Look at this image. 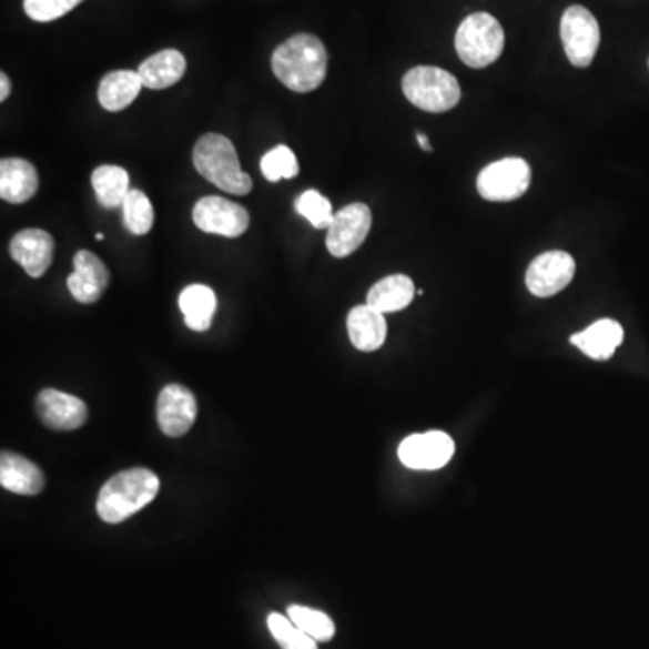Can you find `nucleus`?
Here are the masks:
<instances>
[{
	"label": "nucleus",
	"mask_w": 649,
	"mask_h": 649,
	"mask_svg": "<svg viewBox=\"0 0 649 649\" xmlns=\"http://www.w3.org/2000/svg\"><path fill=\"white\" fill-rule=\"evenodd\" d=\"M327 49L314 34H294L271 58L274 77L294 92L316 91L327 78Z\"/></svg>",
	"instance_id": "f257e3e1"
},
{
	"label": "nucleus",
	"mask_w": 649,
	"mask_h": 649,
	"mask_svg": "<svg viewBox=\"0 0 649 649\" xmlns=\"http://www.w3.org/2000/svg\"><path fill=\"white\" fill-rule=\"evenodd\" d=\"M159 493L155 473L134 467L118 473L105 481L98 495L97 510L105 524H121L144 509Z\"/></svg>",
	"instance_id": "f03ea898"
},
{
	"label": "nucleus",
	"mask_w": 649,
	"mask_h": 649,
	"mask_svg": "<svg viewBox=\"0 0 649 649\" xmlns=\"http://www.w3.org/2000/svg\"><path fill=\"white\" fill-rule=\"evenodd\" d=\"M193 166L202 178L231 195H247L253 181L242 172L235 146L226 135L206 134L195 143Z\"/></svg>",
	"instance_id": "7ed1b4c3"
},
{
	"label": "nucleus",
	"mask_w": 649,
	"mask_h": 649,
	"mask_svg": "<svg viewBox=\"0 0 649 649\" xmlns=\"http://www.w3.org/2000/svg\"><path fill=\"white\" fill-rule=\"evenodd\" d=\"M403 92L412 105L433 114L452 111L462 97L457 78L432 65L409 69L403 78Z\"/></svg>",
	"instance_id": "20e7f679"
},
{
	"label": "nucleus",
	"mask_w": 649,
	"mask_h": 649,
	"mask_svg": "<svg viewBox=\"0 0 649 649\" xmlns=\"http://www.w3.org/2000/svg\"><path fill=\"white\" fill-rule=\"evenodd\" d=\"M505 33L500 22L489 13H473L455 34V49L467 68L484 69L504 53Z\"/></svg>",
	"instance_id": "39448f33"
},
{
	"label": "nucleus",
	"mask_w": 649,
	"mask_h": 649,
	"mask_svg": "<svg viewBox=\"0 0 649 649\" xmlns=\"http://www.w3.org/2000/svg\"><path fill=\"white\" fill-rule=\"evenodd\" d=\"M530 179L533 173L525 159L505 158L481 170L476 187L486 201L510 202L529 190Z\"/></svg>",
	"instance_id": "423d86ee"
},
{
	"label": "nucleus",
	"mask_w": 649,
	"mask_h": 649,
	"mask_svg": "<svg viewBox=\"0 0 649 649\" xmlns=\"http://www.w3.org/2000/svg\"><path fill=\"white\" fill-rule=\"evenodd\" d=\"M561 40L568 62L579 69L588 68L601 43V29L596 17L582 6H570L562 13Z\"/></svg>",
	"instance_id": "0eeeda50"
},
{
	"label": "nucleus",
	"mask_w": 649,
	"mask_h": 649,
	"mask_svg": "<svg viewBox=\"0 0 649 649\" xmlns=\"http://www.w3.org/2000/svg\"><path fill=\"white\" fill-rule=\"evenodd\" d=\"M371 227L372 212L366 204L354 202L343 207L342 212L334 215L327 230L328 253L336 258L352 255L366 241Z\"/></svg>",
	"instance_id": "6e6552de"
},
{
	"label": "nucleus",
	"mask_w": 649,
	"mask_h": 649,
	"mask_svg": "<svg viewBox=\"0 0 649 649\" xmlns=\"http://www.w3.org/2000/svg\"><path fill=\"white\" fill-rule=\"evenodd\" d=\"M192 216L199 230L227 239H239L250 227L247 210L224 197H202Z\"/></svg>",
	"instance_id": "1a4fd4ad"
},
{
	"label": "nucleus",
	"mask_w": 649,
	"mask_h": 649,
	"mask_svg": "<svg viewBox=\"0 0 649 649\" xmlns=\"http://www.w3.org/2000/svg\"><path fill=\"white\" fill-rule=\"evenodd\" d=\"M399 460L415 471H435L455 455V443L444 432L415 433L399 446Z\"/></svg>",
	"instance_id": "9d476101"
},
{
	"label": "nucleus",
	"mask_w": 649,
	"mask_h": 649,
	"mask_svg": "<svg viewBox=\"0 0 649 649\" xmlns=\"http://www.w3.org/2000/svg\"><path fill=\"white\" fill-rule=\"evenodd\" d=\"M576 262L565 251H548L536 256L525 273V284L538 298H550L561 293L574 280Z\"/></svg>",
	"instance_id": "9b49d317"
},
{
	"label": "nucleus",
	"mask_w": 649,
	"mask_h": 649,
	"mask_svg": "<svg viewBox=\"0 0 649 649\" xmlns=\"http://www.w3.org/2000/svg\"><path fill=\"white\" fill-rule=\"evenodd\" d=\"M197 418V399L183 385H169L158 397V424L169 437H183Z\"/></svg>",
	"instance_id": "f8f14e48"
},
{
	"label": "nucleus",
	"mask_w": 649,
	"mask_h": 649,
	"mask_svg": "<svg viewBox=\"0 0 649 649\" xmlns=\"http://www.w3.org/2000/svg\"><path fill=\"white\" fill-rule=\"evenodd\" d=\"M34 409L43 426L54 432H72V429L82 428L89 417V409L82 399L54 388L40 392Z\"/></svg>",
	"instance_id": "ddd939ff"
},
{
	"label": "nucleus",
	"mask_w": 649,
	"mask_h": 649,
	"mask_svg": "<svg viewBox=\"0 0 649 649\" xmlns=\"http://www.w3.org/2000/svg\"><path fill=\"white\" fill-rule=\"evenodd\" d=\"M11 258L22 265L31 278H40L53 264L54 241L48 231L22 230L11 239Z\"/></svg>",
	"instance_id": "4468645a"
},
{
	"label": "nucleus",
	"mask_w": 649,
	"mask_h": 649,
	"mask_svg": "<svg viewBox=\"0 0 649 649\" xmlns=\"http://www.w3.org/2000/svg\"><path fill=\"white\" fill-rule=\"evenodd\" d=\"M111 282L107 265L91 251H78L74 255V273L68 278L69 293L77 302L97 303Z\"/></svg>",
	"instance_id": "2eb2a0df"
},
{
	"label": "nucleus",
	"mask_w": 649,
	"mask_h": 649,
	"mask_svg": "<svg viewBox=\"0 0 649 649\" xmlns=\"http://www.w3.org/2000/svg\"><path fill=\"white\" fill-rule=\"evenodd\" d=\"M39 192V173L33 164L19 158L0 161V197L11 204H24Z\"/></svg>",
	"instance_id": "dca6fc26"
},
{
	"label": "nucleus",
	"mask_w": 649,
	"mask_h": 649,
	"mask_svg": "<svg viewBox=\"0 0 649 649\" xmlns=\"http://www.w3.org/2000/svg\"><path fill=\"white\" fill-rule=\"evenodd\" d=\"M346 328L352 345L361 352L379 351L381 346L385 345L388 334L385 314L371 307L368 303L352 308L346 317Z\"/></svg>",
	"instance_id": "f3484780"
},
{
	"label": "nucleus",
	"mask_w": 649,
	"mask_h": 649,
	"mask_svg": "<svg viewBox=\"0 0 649 649\" xmlns=\"http://www.w3.org/2000/svg\"><path fill=\"white\" fill-rule=\"evenodd\" d=\"M0 486L14 495L37 496L45 486V476L37 464L17 455L2 452L0 455Z\"/></svg>",
	"instance_id": "a211bd4d"
},
{
	"label": "nucleus",
	"mask_w": 649,
	"mask_h": 649,
	"mask_svg": "<svg viewBox=\"0 0 649 649\" xmlns=\"http://www.w3.org/2000/svg\"><path fill=\"white\" fill-rule=\"evenodd\" d=\"M625 339V331L616 320H599L585 331L577 332L570 337L582 354L596 361L610 359Z\"/></svg>",
	"instance_id": "6ab92c4d"
},
{
	"label": "nucleus",
	"mask_w": 649,
	"mask_h": 649,
	"mask_svg": "<svg viewBox=\"0 0 649 649\" xmlns=\"http://www.w3.org/2000/svg\"><path fill=\"white\" fill-rule=\"evenodd\" d=\"M138 72H140L143 87L161 91V89L175 85L184 77L186 60L175 49H164L146 58Z\"/></svg>",
	"instance_id": "aec40b11"
},
{
	"label": "nucleus",
	"mask_w": 649,
	"mask_h": 649,
	"mask_svg": "<svg viewBox=\"0 0 649 649\" xmlns=\"http://www.w3.org/2000/svg\"><path fill=\"white\" fill-rule=\"evenodd\" d=\"M415 294L417 291H415L414 280L406 274H392L379 280L368 291L366 303L383 314L397 313L414 302Z\"/></svg>",
	"instance_id": "412c9836"
},
{
	"label": "nucleus",
	"mask_w": 649,
	"mask_h": 649,
	"mask_svg": "<svg viewBox=\"0 0 649 649\" xmlns=\"http://www.w3.org/2000/svg\"><path fill=\"white\" fill-rule=\"evenodd\" d=\"M141 87H143V82H141L138 71H126L125 69V71L109 72L101 80L98 100L105 111L120 112L132 105V101L140 97Z\"/></svg>",
	"instance_id": "4be33fe9"
},
{
	"label": "nucleus",
	"mask_w": 649,
	"mask_h": 649,
	"mask_svg": "<svg viewBox=\"0 0 649 649\" xmlns=\"http://www.w3.org/2000/svg\"><path fill=\"white\" fill-rule=\"evenodd\" d=\"M179 308L184 314L187 328L204 332L212 327L216 311V296L207 285H187L179 296Z\"/></svg>",
	"instance_id": "5701e85b"
},
{
	"label": "nucleus",
	"mask_w": 649,
	"mask_h": 649,
	"mask_svg": "<svg viewBox=\"0 0 649 649\" xmlns=\"http://www.w3.org/2000/svg\"><path fill=\"white\" fill-rule=\"evenodd\" d=\"M92 187L97 193L98 202L103 207L123 206L126 195L130 192L129 173L121 166L105 164L92 172Z\"/></svg>",
	"instance_id": "b1692460"
},
{
	"label": "nucleus",
	"mask_w": 649,
	"mask_h": 649,
	"mask_svg": "<svg viewBox=\"0 0 649 649\" xmlns=\"http://www.w3.org/2000/svg\"><path fill=\"white\" fill-rule=\"evenodd\" d=\"M287 617L293 620L294 625L298 626L300 630L305 631L308 637H313L316 642H328L336 633V626L327 613L313 610L307 606H288Z\"/></svg>",
	"instance_id": "393cba45"
},
{
	"label": "nucleus",
	"mask_w": 649,
	"mask_h": 649,
	"mask_svg": "<svg viewBox=\"0 0 649 649\" xmlns=\"http://www.w3.org/2000/svg\"><path fill=\"white\" fill-rule=\"evenodd\" d=\"M123 221L132 235H146L154 226V206L141 190H130L123 201Z\"/></svg>",
	"instance_id": "a878e982"
},
{
	"label": "nucleus",
	"mask_w": 649,
	"mask_h": 649,
	"mask_svg": "<svg viewBox=\"0 0 649 649\" xmlns=\"http://www.w3.org/2000/svg\"><path fill=\"white\" fill-rule=\"evenodd\" d=\"M260 169L264 173V178L271 183H278L282 179H294L300 173L298 159L294 155L293 150L278 144L270 150L267 154L262 158Z\"/></svg>",
	"instance_id": "bb28decb"
},
{
	"label": "nucleus",
	"mask_w": 649,
	"mask_h": 649,
	"mask_svg": "<svg viewBox=\"0 0 649 649\" xmlns=\"http://www.w3.org/2000/svg\"><path fill=\"white\" fill-rule=\"evenodd\" d=\"M267 626L282 649H317L316 640L300 630L293 620L282 613H271L267 617Z\"/></svg>",
	"instance_id": "cd10ccee"
},
{
	"label": "nucleus",
	"mask_w": 649,
	"mask_h": 649,
	"mask_svg": "<svg viewBox=\"0 0 649 649\" xmlns=\"http://www.w3.org/2000/svg\"><path fill=\"white\" fill-rule=\"evenodd\" d=\"M296 212L307 219L316 230H328L332 224V219L336 213L332 212V204L327 197H323L322 193L316 190H307L300 195L296 201Z\"/></svg>",
	"instance_id": "c85d7f7f"
},
{
	"label": "nucleus",
	"mask_w": 649,
	"mask_h": 649,
	"mask_svg": "<svg viewBox=\"0 0 649 649\" xmlns=\"http://www.w3.org/2000/svg\"><path fill=\"white\" fill-rule=\"evenodd\" d=\"M82 2L83 0H24V11L34 22H53Z\"/></svg>",
	"instance_id": "c756f323"
},
{
	"label": "nucleus",
	"mask_w": 649,
	"mask_h": 649,
	"mask_svg": "<svg viewBox=\"0 0 649 649\" xmlns=\"http://www.w3.org/2000/svg\"><path fill=\"white\" fill-rule=\"evenodd\" d=\"M10 92H11L10 78H8V74H6V72H2V74H0V101L8 100V97H10Z\"/></svg>",
	"instance_id": "7c9ffc66"
},
{
	"label": "nucleus",
	"mask_w": 649,
	"mask_h": 649,
	"mask_svg": "<svg viewBox=\"0 0 649 649\" xmlns=\"http://www.w3.org/2000/svg\"><path fill=\"white\" fill-rule=\"evenodd\" d=\"M417 140L418 144H420V149L426 150V152H432V144H429L428 135H424L423 132H417Z\"/></svg>",
	"instance_id": "2f4dec72"
},
{
	"label": "nucleus",
	"mask_w": 649,
	"mask_h": 649,
	"mask_svg": "<svg viewBox=\"0 0 649 649\" xmlns=\"http://www.w3.org/2000/svg\"><path fill=\"white\" fill-rule=\"evenodd\" d=\"M98 241H103V233H97Z\"/></svg>",
	"instance_id": "473e14b6"
}]
</instances>
